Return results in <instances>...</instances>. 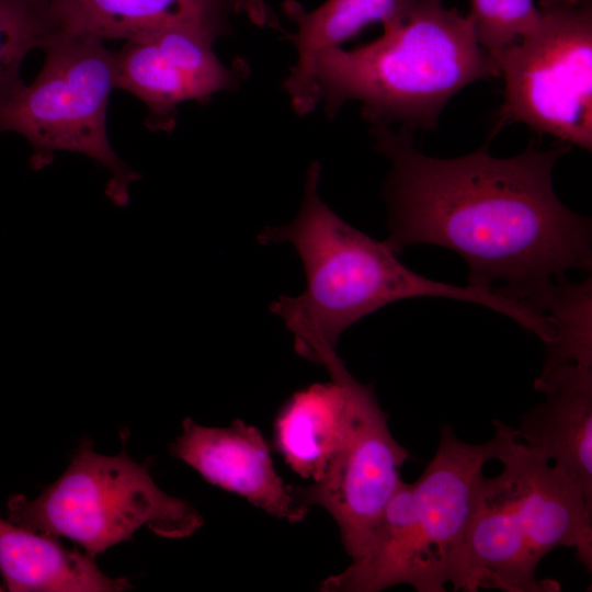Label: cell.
Instances as JSON below:
<instances>
[{
  "instance_id": "16",
  "label": "cell",
  "mask_w": 592,
  "mask_h": 592,
  "mask_svg": "<svg viewBox=\"0 0 592 592\" xmlns=\"http://www.w3.org/2000/svg\"><path fill=\"white\" fill-rule=\"evenodd\" d=\"M325 368L330 380L294 392L274 423L275 445L286 464L312 482L322 476L339 440L350 374L340 357Z\"/></svg>"
},
{
  "instance_id": "15",
  "label": "cell",
  "mask_w": 592,
  "mask_h": 592,
  "mask_svg": "<svg viewBox=\"0 0 592 592\" xmlns=\"http://www.w3.org/2000/svg\"><path fill=\"white\" fill-rule=\"evenodd\" d=\"M0 573L11 592H119L126 578L103 573L94 557L61 545L57 537L0 516Z\"/></svg>"
},
{
  "instance_id": "7",
  "label": "cell",
  "mask_w": 592,
  "mask_h": 592,
  "mask_svg": "<svg viewBox=\"0 0 592 592\" xmlns=\"http://www.w3.org/2000/svg\"><path fill=\"white\" fill-rule=\"evenodd\" d=\"M535 27L497 58L504 79L496 135L526 124L592 148V0H539Z\"/></svg>"
},
{
  "instance_id": "18",
  "label": "cell",
  "mask_w": 592,
  "mask_h": 592,
  "mask_svg": "<svg viewBox=\"0 0 592 592\" xmlns=\"http://www.w3.org/2000/svg\"><path fill=\"white\" fill-rule=\"evenodd\" d=\"M53 32L49 0H0V100L24 83V57Z\"/></svg>"
},
{
  "instance_id": "8",
  "label": "cell",
  "mask_w": 592,
  "mask_h": 592,
  "mask_svg": "<svg viewBox=\"0 0 592 592\" xmlns=\"http://www.w3.org/2000/svg\"><path fill=\"white\" fill-rule=\"evenodd\" d=\"M408 451L390 432L373 387L346 378V405L339 440L322 476L295 487L307 508L318 505L334 520L351 557L365 548L386 504L400 483Z\"/></svg>"
},
{
  "instance_id": "4",
  "label": "cell",
  "mask_w": 592,
  "mask_h": 592,
  "mask_svg": "<svg viewBox=\"0 0 592 592\" xmlns=\"http://www.w3.org/2000/svg\"><path fill=\"white\" fill-rule=\"evenodd\" d=\"M494 449L493 437L470 444L441 425L422 475L400 483L361 555L325 579L320 590L378 592L408 584L418 592L445 591Z\"/></svg>"
},
{
  "instance_id": "19",
  "label": "cell",
  "mask_w": 592,
  "mask_h": 592,
  "mask_svg": "<svg viewBox=\"0 0 592 592\" xmlns=\"http://www.w3.org/2000/svg\"><path fill=\"white\" fill-rule=\"evenodd\" d=\"M479 45L496 58L528 34L539 20L534 0H471Z\"/></svg>"
},
{
  "instance_id": "17",
  "label": "cell",
  "mask_w": 592,
  "mask_h": 592,
  "mask_svg": "<svg viewBox=\"0 0 592 592\" xmlns=\"http://www.w3.org/2000/svg\"><path fill=\"white\" fill-rule=\"evenodd\" d=\"M396 0H327L315 10L288 0L284 12L296 25L288 34L296 49V61L289 69L284 88L298 115L312 112L319 100L317 61L326 52L341 47L367 25L382 22L392 10Z\"/></svg>"
},
{
  "instance_id": "6",
  "label": "cell",
  "mask_w": 592,
  "mask_h": 592,
  "mask_svg": "<svg viewBox=\"0 0 592 592\" xmlns=\"http://www.w3.org/2000/svg\"><path fill=\"white\" fill-rule=\"evenodd\" d=\"M103 42L54 31L42 47L45 62L36 79L0 100V130L29 140L36 168L55 151L79 152L99 161L113 173L107 194L123 205L137 175L107 139L106 109L116 88V65L115 54Z\"/></svg>"
},
{
  "instance_id": "3",
  "label": "cell",
  "mask_w": 592,
  "mask_h": 592,
  "mask_svg": "<svg viewBox=\"0 0 592 592\" xmlns=\"http://www.w3.org/2000/svg\"><path fill=\"white\" fill-rule=\"evenodd\" d=\"M383 34L353 49L341 47L317 61L319 100L332 117L348 101L362 104L372 127L432 129L447 102L466 86L499 77L470 15L443 0H396Z\"/></svg>"
},
{
  "instance_id": "9",
  "label": "cell",
  "mask_w": 592,
  "mask_h": 592,
  "mask_svg": "<svg viewBox=\"0 0 592 592\" xmlns=\"http://www.w3.org/2000/svg\"><path fill=\"white\" fill-rule=\"evenodd\" d=\"M220 36L198 26H172L127 41L115 54L116 88L139 98L149 110L151 126L171 129L177 106L205 101L234 89L247 75V65H224L213 49Z\"/></svg>"
},
{
  "instance_id": "12",
  "label": "cell",
  "mask_w": 592,
  "mask_h": 592,
  "mask_svg": "<svg viewBox=\"0 0 592 592\" xmlns=\"http://www.w3.org/2000/svg\"><path fill=\"white\" fill-rule=\"evenodd\" d=\"M520 522L511 482L502 470L482 478L476 508L455 559L454 591L496 589L504 592H557L560 584L536 576Z\"/></svg>"
},
{
  "instance_id": "20",
  "label": "cell",
  "mask_w": 592,
  "mask_h": 592,
  "mask_svg": "<svg viewBox=\"0 0 592 592\" xmlns=\"http://www.w3.org/2000/svg\"><path fill=\"white\" fill-rule=\"evenodd\" d=\"M236 11L244 13L258 26L273 25L264 0H232Z\"/></svg>"
},
{
  "instance_id": "2",
  "label": "cell",
  "mask_w": 592,
  "mask_h": 592,
  "mask_svg": "<svg viewBox=\"0 0 592 592\" xmlns=\"http://www.w3.org/2000/svg\"><path fill=\"white\" fill-rule=\"evenodd\" d=\"M319 179L320 163L314 161L297 216L287 225L264 228L258 237L262 244H293L301 260L304 291L298 296L281 295L270 305L293 334L301 357L327 366L339 357L337 343L345 329L406 298L445 297L486 306L513 320L521 317V305L497 291L455 286L408 269L387 240L357 230L321 201Z\"/></svg>"
},
{
  "instance_id": "14",
  "label": "cell",
  "mask_w": 592,
  "mask_h": 592,
  "mask_svg": "<svg viewBox=\"0 0 592 592\" xmlns=\"http://www.w3.org/2000/svg\"><path fill=\"white\" fill-rule=\"evenodd\" d=\"M232 0H49L54 31L133 41L172 26L223 35Z\"/></svg>"
},
{
  "instance_id": "11",
  "label": "cell",
  "mask_w": 592,
  "mask_h": 592,
  "mask_svg": "<svg viewBox=\"0 0 592 592\" xmlns=\"http://www.w3.org/2000/svg\"><path fill=\"white\" fill-rule=\"evenodd\" d=\"M172 456L195 469L207 482L232 492L273 517L291 523L308 512L275 470L262 433L242 420L229 426H204L191 418L170 446Z\"/></svg>"
},
{
  "instance_id": "13",
  "label": "cell",
  "mask_w": 592,
  "mask_h": 592,
  "mask_svg": "<svg viewBox=\"0 0 592 592\" xmlns=\"http://www.w3.org/2000/svg\"><path fill=\"white\" fill-rule=\"evenodd\" d=\"M534 388L544 400L522 415L516 436L566 471L592 502V366H544Z\"/></svg>"
},
{
  "instance_id": "10",
  "label": "cell",
  "mask_w": 592,
  "mask_h": 592,
  "mask_svg": "<svg viewBox=\"0 0 592 592\" xmlns=\"http://www.w3.org/2000/svg\"><path fill=\"white\" fill-rule=\"evenodd\" d=\"M494 429V457L502 464L534 560L553 549L570 547L587 571L592 570V502L561 468L525 445L514 428Z\"/></svg>"
},
{
  "instance_id": "1",
  "label": "cell",
  "mask_w": 592,
  "mask_h": 592,
  "mask_svg": "<svg viewBox=\"0 0 592 592\" xmlns=\"http://www.w3.org/2000/svg\"><path fill=\"white\" fill-rule=\"evenodd\" d=\"M377 149L391 161L384 187L387 239L399 254L414 243L437 244L463 257L469 285L496 291L533 310L570 269L592 267L591 223L565 206L553 169L570 149L560 144L497 158L488 144L448 159L429 157L412 130L373 127Z\"/></svg>"
},
{
  "instance_id": "21",
  "label": "cell",
  "mask_w": 592,
  "mask_h": 592,
  "mask_svg": "<svg viewBox=\"0 0 592 592\" xmlns=\"http://www.w3.org/2000/svg\"><path fill=\"white\" fill-rule=\"evenodd\" d=\"M4 589L0 585V591H3Z\"/></svg>"
},
{
  "instance_id": "5",
  "label": "cell",
  "mask_w": 592,
  "mask_h": 592,
  "mask_svg": "<svg viewBox=\"0 0 592 592\" xmlns=\"http://www.w3.org/2000/svg\"><path fill=\"white\" fill-rule=\"evenodd\" d=\"M8 520L30 531L66 537L94 557L132 540L141 526L166 538L191 536L203 516L187 501L162 491L148 465L134 462L125 448L115 456L93 449L82 439L64 474L39 497L13 494Z\"/></svg>"
}]
</instances>
